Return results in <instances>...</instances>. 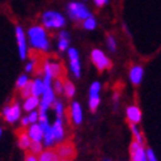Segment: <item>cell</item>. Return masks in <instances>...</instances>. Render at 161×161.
<instances>
[{
	"mask_svg": "<svg viewBox=\"0 0 161 161\" xmlns=\"http://www.w3.org/2000/svg\"><path fill=\"white\" fill-rule=\"evenodd\" d=\"M106 46H108V50L110 53H115L117 51V39L111 34H109L106 37Z\"/></svg>",
	"mask_w": 161,
	"mask_h": 161,
	"instance_id": "27",
	"label": "cell"
},
{
	"mask_svg": "<svg viewBox=\"0 0 161 161\" xmlns=\"http://www.w3.org/2000/svg\"><path fill=\"white\" fill-rule=\"evenodd\" d=\"M29 149H30V153L39 155L43 151V144H42V142H31L29 146Z\"/></svg>",
	"mask_w": 161,
	"mask_h": 161,
	"instance_id": "26",
	"label": "cell"
},
{
	"mask_svg": "<svg viewBox=\"0 0 161 161\" xmlns=\"http://www.w3.org/2000/svg\"><path fill=\"white\" fill-rule=\"evenodd\" d=\"M3 117L8 123H14L21 118V106L20 103L14 102L13 105H8L3 109Z\"/></svg>",
	"mask_w": 161,
	"mask_h": 161,
	"instance_id": "8",
	"label": "cell"
},
{
	"mask_svg": "<svg viewBox=\"0 0 161 161\" xmlns=\"http://www.w3.org/2000/svg\"><path fill=\"white\" fill-rule=\"evenodd\" d=\"M83 28L85 30H94L96 28H97V20H96L93 16H91V17H88L83 21Z\"/></svg>",
	"mask_w": 161,
	"mask_h": 161,
	"instance_id": "23",
	"label": "cell"
},
{
	"mask_svg": "<svg viewBox=\"0 0 161 161\" xmlns=\"http://www.w3.org/2000/svg\"><path fill=\"white\" fill-rule=\"evenodd\" d=\"M91 58H92V63L94 64V67L97 68L100 72L105 71V69H110L111 66H113V63L109 59V56L100 49H93L92 54H91Z\"/></svg>",
	"mask_w": 161,
	"mask_h": 161,
	"instance_id": "4",
	"label": "cell"
},
{
	"mask_svg": "<svg viewBox=\"0 0 161 161\" xmlns=\"http://www.w3.org/2000/svg\"><path fill=\"white\" fill-rule=\"evenodd\" d=\"M84 2H86V0H84Z\"/></svg>",
	"mask_w": 161,
	"mask_h": 161,
	"instance_id": "41",
	"label": "cell"
},
{
	"mask_svg": "<svg viewBox=\"0 0 161 161\" xmlns=\"http://www.w3.org/2000/svg\"><path fill=\"white\" fill-rule=\"evenodd\" d=\"M25 161H38V157H37V155L28 153V155L25 156Z\"/></svg>",
	"mask_w": 161,
	"mask_h": 161,
	"instance_id": "35",
	"label": "cell"
},
{
	"mask_svg": "<svg viewBox=\"0 0 161 161\" xmlns=\"http://www.w3.org/2000/svg\"><path fill=\"white\" fill-rule=\"evenodd\" d=\"M146 157H147V161H157V157L155 155V152L152 148H147L146 149Z\"/></svg>",
	"mask_w": 161,
	"mask_h": 161,
	"instance_id": "33",
	"label": "cell"
},
{
	"mask_svg": "<svg viewBox=\"0 0 161 161\" xmlns=\"http://www.w3.org/2000/svg\"><path fill=\"white\" fill-rule=\"evenodd\" d=\"M20 92H21L22 98H26V97H29V96H31V81H29V83H26L25 85H24L20 89Z\"/></svg>",
	"mask_w": 161,
	"mask_h": 161,
	"instance_id": "29",
	"label": "cell"
},
{
	"mask_svg": "<svg viewBox=\"0 0 161 161\" xmlns=\"http://www.w3.org/2000/svg\"><path fill=\"white\" fill-rule=\"evenodd\" d=\"M144 77V68L140 64H134L130 68V80L134 85H139Z\"/></svg>",
	"mask_w": 161,
	"mask_h": 161,
	"instance_id": "12",
	"label": "cell"
},
{
	"mask_svg": "<svg viewBox=\"0 0 161 161\" xmlns=\"http://www.w3.org/2000/svg\"><path fill=\"white\" fill-rule=\"evenodd\" d=\"M21 125H22V126H29V119H28V117H22Z\"/></svg>",
	"mask_w": 161,
	"mask_h": 161,
	"instance_id": "37",
	"label": "cell"
},
{
	"mask_svg": "<svg viewBox=\"0 0 161 161\" xmlns=\"http://www.w3.org/2000/svg\"><path fill=\"white\" fill-rule=\"evenodd\" d=\"M29 81H30V80H29L28 75H20L17 77V80H16V88H17V89H21V88L25 85L26 83H29Z\"/></svg>",
	"mask_w": 161,
	"mask_h": 161,
	"instance_id": "30",
	"label": "cell"
},
{
	"mask_svg": "<svg viewBox=\"0 0 161 161\" xmlns=\"http://www.w3.org/2000/svg\"><path fill=\"white\" fill-rule=\"evenodd\" d=\"M67 54H68L71 74L74 75L76 79H79L80 76H81V63H80L79 51H77V49H75V47H68Z\"/></svg>",
	"mask_w": 161,
	"mask_h": 161,
	"instance_id": "5",
	"label": "cell"
},
{
	"mask_svg": "<svg viewBox=\"0 0 161 161\" xmlns=\"http://www.w3.org/2000/svg\"><path fill=\"white\" fill-rule=\"evenodd\" d=\"M58 161H69V160H66V158H59Z\"/></svg>",
	"mask_w": 161,
	"mask_h": 161,
	"instance_id": "38",
	"label": "cell"
},
{
	"mask_svg": "<svg viewBox=\"0 0 161 161\" xmlns=\"http://www.w3.org/2000/svg\"><path fill=\"white\" fill-rule=\"evenodd\" d=\"M63 93H66V96L68 98H72L76 93V88L75 84H72L71 81H66L63 84Z\"/></svg>",
	"mask_w": 161,
	"mask_h": 161,
	"instance_id": "22",
	"label": "cell"
},
{
	"mask_svg": "<svg viewBox=\"0 0 161 161\" xmlns=\"http://www.w3.org/2000/svg\"><path fill=\"white\" fill-rule=\"evenodd\" d=\"M126 117L130 125H139L142 120V110L136 105H131L126 109Z\"/></svg>",
	"mask_w": 161,
	"mask_h": 161,
	"instance_id": "11",
	"label": "cell"
},
{
	"mask_svg": "<svg viewBox=\"0 0 161 161\" xmlns=\"http://www.w3.org/2000/svg\"><path fill=\"white\" fill-rule=\"evenodd\" d=\"M54 110L56 113V118H63V114H64V105L60 102V101H54Z\"/></svg>",
	"mask_w": 161,
	"mask_h": 161,
	"instance_id": "28",
	"label": "cell"
},
{
	"mask_svg": "<svg viewBox=\"0 0 161 161\" xmlns=\"http://www.w3.org/2000/svg\"><path fill=\"white\" fill-rule=\"evenodd\" d=\"M69 42H71V38H69L68 31L62 30L59 33V38H58V50L62 53L67 51V49L69 47Z\"/></svg>",
	"mask_w": 161,
	"mask_h": 161,
	"instance_id": "16",
	"label": "cell"
},
{
	"mask_svg": "<svg viewBox=\"0 0 161 161\" xmlns=\"http://www.w3.org/2000/svg\"><path fill=\"white\" fill-rule=\"evenodd\" d=\"M56 153H58L59 158H66V160H72L75 156V147L74 144H72L71 142H67V143H63L60 144V146L56 148Z\"/></svg>",
	"mask_w": 161,
	"mask_h": 161,
	"instance_id": "10",
	"label": "cell"
},
{
	"mask_svg": "<svg viewBox=\"0 0 161 161\" xmlns=\"http://www.w3.org/2000/svg\"><path fill=\"white\" fill-rule=\"evenodd\" d=\"M29 45L33 47V49L42 51V53H47L50 51V39L47 36V31L43 26L41 25H33L30 26L28 30V39Z\"/></svg>",
	"mask_w": 161,
	"mask_h": 161,
	"instance_id": "1",
	"label": "cell"
},
{
	"mask_svg": "<svg viewBox=\"0 0 161 161\" xmlns=\"http://www.w3.org/2000/svg\"><path fill=\"white\" fill-rule=\"evenodd\" d=\"M67 14L72 21H84L85 19L91 17L92 12L89 11L84 3H77V2H71L67 5Z\"/></svg>",
	"mask_w": 161,
	"mask_h": 161,
	"instance_id": "2",
	"label": "cell"
},
{
	"mask_svg": "<svg viewBox=\"0 0 161 161\" xmlns=\"http://www.w3.org/2000/svg\"><path fill=\"white\" fill-rule=\"evenodd\" d=\"M28 119H29V125L31 123H37L38 122V111L37 110H33L29 113V115H26Z\"/></svg>",
	"mask_w": 161,
	"mask_h": 161,
	"instance_id": "32",
	"label": "cell"
},
{
	"mask_svg": "<svg viewBox=\"0 0 161 161\" xmlns=\"http://www.w3.org/2000/svg\"><path fill=\"white\" fill-rule=\"evenodd\" d=\"M100 92H101V83H98V81L92 83V85L89 88V101H88L89 109L92 113H94L100 106V102H101Z\"/></svg>",
	"mask_w": 161,
	"mask_h": 161,
	"instance_id": "7",
	"label": "cell"
},
{
	"mask_svg": "<svg viewBox=\"0 0 161 161\" xmlns=\"http://www.w3.org/2000/svg\"><path fill=\"white\" fill-rule=\"evenodd\" d=\"M53 84H54V85H53L54 92H55L56 94H62V93H63V83H62V80L56 79Z\"/></svg>",
	"mask_w": 161,
	"mask_h": 161,
	"instance_id": "31",
	"label": "cell"
},
{
	"mask_svg": "<svg viewBox=\"0 0 161 161\" xmlns=\"http://www.w3.org/2000/svg\"><path fill=\"white\" fill-rule=\"evenodd\" d=\"M131 126V131H132V135H134V142L136 143H140V144H144V138L140 132V130L138 128V125H130Z\"/></svg>",
	"mask_w": 161,
	"mask_h": 161,
	"instance_id": "25",
	"label": "cell"
},
{
	"mask_svg": "<svg viewBox=\"0 0 161 161\" xmlns=\"http://www.w3.org/2000/svg\"><path fill=\"white\" fill-rule=\"evenodd\" d=\"M30 143H31V140H30V138L28 136L26 132H22V134L19 135V147L21 149H29Z\"/></svg>",
	"mask_w": 161,
	"mask_h": 161,
	"instance_id": "21",
	"label": "cell"
},
{
	"mask_svg": "<svg viewBox=\"0 0 161 161\" xmlns=\"http://www.w3.org/2000/svg\"><path fill=\"white\" fill-rule=\"evenodd\" d=\"M28 136L30 138L31 142H42L43 139V130L39 126V123H31L29 125V128H28Z\"/></svg>",
	"mask_w": 161,
	"mask_h": 161,
	"instance_id": "13",
	"label": "cell"
},
{
	"mask_svg": "<svg viewBox=\"0 0 161 161\" xmlns=\"http://www.w3.org/2000/svg\"><path fill=\"white\" fill-rule=\"evenodd\" d=\"M51 131L54 135L55 143L62 142L64 139V127H63V118H56L54 125L51 126Z\"/></svg>",
	"mask_w": 161,
	"mask_h": 161,
	"instance_id": "14",
	"label": "cell"
},
{
	"mask_svg": "<svg viewBox=\"0 0 161 161\" xmlns=\"http://www.w3.org/2000/svg\"><path fill=\"white\" fill-rule=\"evenodd\" d=\"M93 2L97 7H103V5H106L109 3V0H93Z\"/></svg>",
	"mask_w": 161,
	"mask_h": 161,
	"instance_id": "36",
	"label": "cell"
},
{
	"mask_svg": "<svg viewBox=\"0 0 161 161\" xmlns=\"http://www.w3.org/2000/svg\"><path fill=\"white\" fill-rule=\"evenodd\" d=\"M2 135H3V128L0 127V136H2Z\"/></svg>",
	"mask_w": 161,
	"mask_h": 161,
	"instance_id": "39",
	"label": "cell"
},
{
	"mask_svg": "<svg viewBox=\"0 0 161 161\" xmlns=\"http://www.w3.org/2000/svg\"><path fill=\"white\" fill-rule=\"evenodd\" d=\"M33 69H34V62L30 60V62L26 63V66H25V72H26V74H30Z\"/></svg>",
	"mask_w": 161,
	"mask_h": 161,
	"instance_id": "34",
	"label": "cell"
},
{
	"mask_svg": "<svg viewBox=\"0 0 161 161\" xmlns=\"http://www.w3.org/2000/svg\"><path fill=\"white\" fill-rule=\"evenodd\" d=\"M50 64V69H51V74L54 79H58L62 74V64L58 62H49Z\"/></svg>",
	"mask_w": 161,
	"mask_h": 161,
	"instance_id": "24",
	"label": "cell"
},
{
	"mask_svg": "<svg viewBox=\"0 0 161 161\" xmlns=\"http://www.w3.org/2000/svg\"><path fill=\"white\" fill-rule=\"evenodd\" d=\"M42 130H43V144L46 147H51L53 144L55 143V139H54V135H53V131H51V126L50 125H47L45 127H41Z\"/></svg>",
	"mask_w": 161,
	"mask_h": 161,
	"instance_id": "20",
	"label": "cell"
},
{
	"mask_svg": "<svg viewBox=\"0 0 161 161\" xmlns=\"http://www.w3.org/2000/svg\"><path fill=\"white\" fill-rule=\"evenodd\" d=\"M37 157H38V161H58L59 160L56 151H53V149L42 151Z\"/></svg>",
	"mask_w": 161,
	"mask_h": 161,
	"instance_id": "18",
	"label": "cell"
},
{
	"mask_svg": "<svg viewBox=\"0 0 161 161\" xmlns=\"http://www.w3.org/2000/svg\"><path fill=\"white\" fill-rule=\"evenodd\" d=\"M71 118H72V122L75 125H81L83 122V109H81V105L79 102H72L71 105Z\"/></svg>",
	"mask_w": 161,
	"mask_h": 161,
	"instance_id": "15",
	"label": "cell"
},
{
	"mask_svg": "<svg viewBox=\"0 0 161 161\" xmlns=\"http://www.w3.org/2000/svg\"><path fill=\"white\" fill-rule=\"evenodd\" d=\"M130 158L131 161H147L146 157V148L143 144L132 142L130 146Z\"/></svg>",
	"mask_w": 161,
	"mask_h": 161,
	"instance_id": "9",
	"label": "cell"
},
{
	"mask_svg": "<svg viewBox=\"0 0 161 161\" xmlns=\"http://www.w3.org/2000/svg\"><path fill=\"white\" fill-rule=\"evenodd\" d=\"M105 161H110V160H109V158H108V160H105Z\"/></svg>",
	"mask_w": 161,
	"mask_h": 161,
	"instance_id": "40",
	"label": "cell"
},
{
	"mask_svg": "<svg viewBox=\"0 0 161 161\" xmlns=\"http://www.w3.org/2000/svg\"><path fill=\"white\" fill-rule=\"evenodd\" d=\"M16 39H17V47H19L20 59L25 60L26 55H28V41H26L25 31H24L22 26H20V25L16 26Z\"/></svg>",
	"mask_w": 161,
	"mask_h": 161,
	"instance_id": "6",
	"label": "cell"
},
{
	"mask_svg": "<svg viewBox=\"0 0 161 161\" xmlns=\"http://www.w3.org/2000/svg\"><path fill=\"white\" fill-rule=\"evenodd\" d=\"M45 89V85L42 79H36L31 81V96H36V97H41Z\"/></svg>",
	"mask_w": 161,
	"mask_h": 161,
	"instance_id": "19",
	"label": "cell"
},
{
	"mask_svg": "<svg viewBox=\"0 0 161 161\" xmlns=\"http://www.w3.org/2000/svg\"><path fill=\"white\" fill-rule=\"evenodd\" d=\"M39 106V97H36V96H29V97L25 98V101H24V110L30 113L36 110L37 108Z\"/></svg>",
	"mask_w": 161,
	"mask_h": 161,
	"instance_id": "17",
	"label": "cell"
},
{
	"mask_svg": "<svg viewBox=\"0 0 161 161\" xmlns=\"http://www.w3.org/2000/svg\"><path fill=\"white\" fill-rule=\"evenodd\" d=\"M66 17L55 11H46L42 14V24L45 29H63L66 26Z\"/></svg>",
	"mask_w": 161,
	"mask_h": 161,
	"instance_id": "3",
	"label": "cell"
}]
</instances>
